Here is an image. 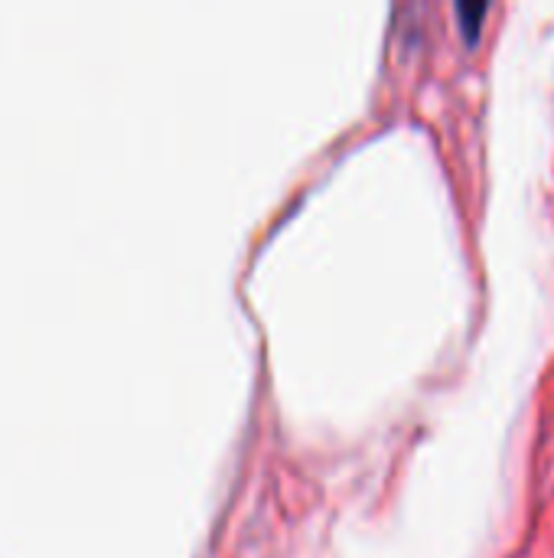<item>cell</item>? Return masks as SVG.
I'll return each instance as SVG.
<instances>
[{
  "mask_svg": "<svg viewBox=\"0 0 554 558\" xmlns=\"http://www.w3.org/2000/svg\"><path fill=\"white\" fill-rule=\"evenodd\" d=\"M487 13H490V3H457V20H460V33L467 46H477Z\"/></svg>",
  "mask_w": 554,
  "mask_h": 558,
  "instance_id": "1",
  "label": "cell"
}]
</instances>
